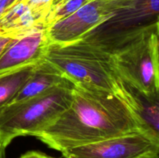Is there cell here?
<instances>
[{
  "label": "cell",
  "mask_w": 159,
  "mask_h": 158,
  "mask_svg": "<svg viewBox=\"0 0 159 158\" xmlns=\"http://www.w3.org/2000/svg\"><path fill=\"white\" fill-rule=\"evenodd\" d=\"M39 26H45L44 20L24 0L17 1L0 15V36L17 37Z\"/></svg>",
  "instance_id": "11"
},
{
  "label": "cell",
  "mask_w": 159,
  "mask_h": 158,
  "mask_svg": "<svg viewBox=\"0 0 159 158\" xmlns=\"http://www.w3.org/2000/svg\"><path fill=\"white\" fill-rule=\"evenodd\" d=\"M115 12L113 0H91L74 13L47 28L49 44L65 45L82 40L113 17Z\"/></svg>",
  "instance_id": "6"
},
{
  "label": "cell",
  "mask_w": 159,
  "mask_h": 158,
  "mask_svg": "<svg viewBox=\"0 0 159 158\" xmlns=\"http://www.w3.org/2000/svg\"><path fill=\"white\" fill-rule=\"evenodd\" d=\"M24 1L35 13L44 20L45 24V19L51 9L53 0H24Z\"/></svg>",
  "instance_id": "14"
},
{
  "label": "cell",
  "mask_w": 159,
  "mask_h": 158,
  "mask_svg": "<svg viewBox=\"0 0 159 158\" xmlns=\"http://www.w3.org/2000/svg\"><path fill=\"white\" fill-rule=\"evenodd\" d=\"M149 158H159V153H158V154L155 155V156H152V157H149Z\"/></svg>",
  "instance_id": "18"
},
{
  "label": "cell",
  "mask_w": 159,
  "mask_h": 158,
  "mask_svg": "<svg viewBox=\"0 0 159 158\" xmlns=\"http://www.w3.org/2000/svg\"><path fill=\"white\" fill-rule=\"evenodd\" d=\"M65 158H149L159 146L142 131L72 147L61 152Z\"/></svg>",
  "instance_id": "7"
},
{
  "label": "cell",
  "mask_w": 159,
  "mask_h": 158,
  "mask_svg": "<svg viewBox=\"0 0 159 158\" xmlns=\"http://www.w3.org/2000/svg\"><path fill=\"white\" fill-rule=\"evenodd\" d=\"M67 78L68 77L57 67L43 58L35 65L29 78L11 103L22 102L41 94L61 85Z\"/></svg>",
  "instance_id": "10"
},
{
  "label": "cell",
  "mask_w": 159,
  "mask_h": 158,
  "mask_svg": "<svg viewBox=\"0 0 159 158\" xmlns=\"http://www.w3.org/2000/svg\"><path fill=\"white\" fill-rule=\"evenodd\" d=\"M7 146L0 139V158H6V149Z\"/></svg>",
  "instance_id": "17"
},
{
  "label": "cell",
  "mask_w": 159,
  "mask_h": 158,
  "mask_svg": "<svg viewBox=\"0 0 159 158\" xmlns=\"http://www.w3.org/2000/svg\"><path fill=\"white\" fill-rule=\"evenodd\" d=\"M43 58L75 84L120 98V76L108 51L79 40L65 45L49 44Z\"/></svg>",
  "instance_id": "2"
},
{
  "label": "cell",
  "mask_w": 159,
  "mask_h": 158,
  "mask_svg": "<svg viewBox=\"0 0 159 158\" xmlns=\"http://www.w3.org/2000/svg\"><path fill=\"white\" fill-rule=\"evenodd\" d=\"M120 78V98L132 111L141 131L159 146V103L146 98L122 77Z\"/></svg>",
  "instance_id": "9"
},
{
  "label": "cell",
  "mask_w": 159,
  "mask_h": 158,
  "mask_svg": "<svg viewBox=\"0 0 159 158\" xmlns=\"http://www.w3.org/2000/svg\"><path fill=\"white\" fill-rule=\"evenodd\" d=\"M20 158H54L39 151H29L22 155Z\"/></svg>",
  "instance_id": "15"
},
{
  "label": "cell",
  "mask_w": 159,
  "mask_h": 158,
  "mask_svg": "<svg viewBox=\"0 0 159 158\" xmlns=\"http://www.w3.org/2000/svg\"><path fill=\"white\" fill-rule=\"evenodd\" d=\"M36 64L27 65L0 75V111L12 102L29 78Z\"/></svg>",
  "instance_id": "12"
},
{
  "label": "cell",
  "mask_w": 159,
  "mask_h": 158,
  "mask_svg": "<svg viewBox=\"0 0 159 158\" xmlns=\"http://www.w3.org/2000/svg\"><path fill=\"white\" fill-rule=\"evenodd\" d=\"M91 0H53L45 19L47 28L56 22L68 16Z\"/></svg>",
  "instance_id": "13"
},
{
  "label": "cell",
  "mask_w": 159,
  "mask_h": 158,
  "mask_svg": "<svg viewBox=\"0 0 159 158\" xmlns=\"http://www.w3.org/2000/svg\"><path fill=\"white\" fill-rule=\"evenodd\" d=\"M74 82L63 83L40 94L11 103L0 111V139L9 145L19 136H35L55 122L70 106Z\"/></svg>",
  "instance_id": "3"
},
{
  "label": "cell",
  "mask_w": 159,
  "mask_h": 158,
  "mask_svg": "<svg viewBox=\"0 0 159 158\" xmlns=\"http://www.w3.org/2000/svg\"><path fill=\"white\" fill-rule=\"evenodd\" d=\"M158 34H159V21L158 22Z\"/></svg>",
  "instance_id": "19"
},
{
  "label": "cell",
  "mask_w": 159,
  "mask_h": 158,
  "mask_svg": "<svg viewBox=\"0 0 159 158\" xmlns=\"http://www.w3.org/2000/svg\"><path fill=\"white\" fill-rule=\"evenodd\" d=\"M110 53L120 76L146 98L159 103L158 23L143 29Z\"/></svg>",
  "instance_id": "4"
},
{
  "label": "cell",
  "mask_w": 159,
  "mask_h": 158,
  "mask_svg": "<svg viewBox=\"0 0 159 158\" xmlns=\"http://www.w3.org/2000/svg\"><path fill=\"white\" fill-rule=\"evenodd\" d=\"M13 36H6V35H1L0 36V54H2L5 48L6 47L8 44L10 43L14 38Z\"/></svg>",
  "instance_id": "16"
},
{
  "label": "cell",
  "mask_w": 159,
  "mask_h": 158,
  "mask_svg": "<svg viewBox=\"0 0 159 158\" xmlns=\"http://www.w3.org/2000/svg\"><path fill=\"white\" fill-rule=\"evenodd\" d=\"M138 130L133 112L119 96L75 84L68 109L35 137L61 153Z\"/></svg>",
  "instance_id": "1"
},
{
  "label": "cell",
  "mask_w": 159,
  "mask_h": 158,
  "mask_svg": "<svg viewBox=\"0 0 159 158\" xmlns=\"http://www.w3.org/2000/svg\"><path fill=\"white\" fill-rule=\"evenodd\" d=\"M113 1V17L82 40L108 52L159 21V0Z\"/></svg>",
  "instance_id": "5"
},
{
  "label": "cell",
  "mask_w": 159,
  "mask_h": 158,
  "mask_svg": "<svg viewBox=\"0 0 159 158\" xmlns=\"http://www.w3.org/2000/svg\"><path fill=\"white\" fill-rule=\"evenodd\" d=\"M48 45L45 26L14 37L0 54V75L37 64L43 58Z\"/></svg>",
  "instance_id": "8"
}]
</instances>
